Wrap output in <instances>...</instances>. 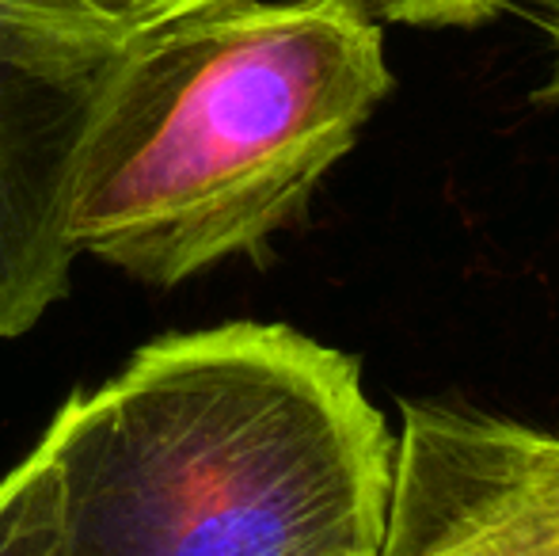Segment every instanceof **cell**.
Wrapping results in <instances>:
<instances>
[{"label":"cell","instance_id":"cell-5","mask_svg":"<svg viewBox=\"0 0 559 556\" xmlns=\"http://www.w3.org/2000/svg\"><path fill=\"white\" fill-rule=\"evenodd\" d=\"M228 4H240V0H0V15H12L27 27L50 31L73 43L122 50Z\"/></svg>","mask_w":559,"mask_h":556},{"label":"cell","instance_id":"cell-6","mask_svg":"<svg viewBox=\"0 0 559 556\" xmlns=\"http://www.w3.org/2000/svg\"><path fill=\"white\" fill-rule=\"evenodd\" d=\"M53 465L43 442L0 481V556H50Z\"/></svg>","mask_w":559,"mask_h":556},{"label":"cell","instance_id":"cell-1","mask_svg":"<svg viewBox=\"0 0 559 556\" xmlns=\"http://www.w3.org/2000/svg\"><path fill=\"white\" fill-rule=\"evenodd\" d=\"M392 442L358 363L297 328L164 335L43 435L50 556H377Z\"/></svg>","mask_w":559,"mask_h":556},{"label":"cell","instance_id":"cell-3","mask_svg":"<svg viewBox=\"0 0 559 556\" xmlns=\"http://www.w3.org/2000/svg\"><path fill=\"white\" fill-rule=\"evenodd\" d=\"M377 556H559V430L400 409Z\"/></svg>","mask_w":559,"mask_h":556},{"label":"cell","instance_id":"cell-4","mask_svg":"<svg viewBox=\"0 0 559 556\" xmlns=\"http://www.w3.org/2000/svg\"><path fill=\"white\" fill-rule=\"evenodd\" d=\"M122 50L0 15V340L23 335L69 289V184Z\"/></svg>","mask_w":559,"mask_h":556},{"label":"cell","instance_id":"cell-7","mask_svg":"<svg viewBox=\"0 0 559 556\" xmlns=\"http://www.w3.org/2000/svg\"><path fill=\"white\" fill-rule=\"evenodd\" d=\"M366 12H377L396 23H419V27H456L476 23L499 12L507 0H358Z\"/></svg>","mask_w":559,"mask_h":556},{"label":"cell","instance_id":"cell-2","mask_svg":"<svg viewBox=\"0 0 559 556\" xmlns=\"http://www.w3.org/2000/svg\"><path fill=\"white\" fill-rule=\"evenodd\" d=\"M389 92L358 0H240L130 43L76 153L69 248L153 286L255 252Z\"/></svg>","mask_w":559,"mask_h":556},{"label":"cell","instance_id":"cell-8","mask_svg":"<svg viewBox=\"0 0 559 556\" xmlns=\"http://www.w3.org/2000/svg\"><path fill=\"white\" fill-rule=\"evenodd\" d=\"M552 31H556V76H552V92L559 96V0H556V20H552Z\"/></svg>","mask_w":559,"mask_h":556}]
</instances>
